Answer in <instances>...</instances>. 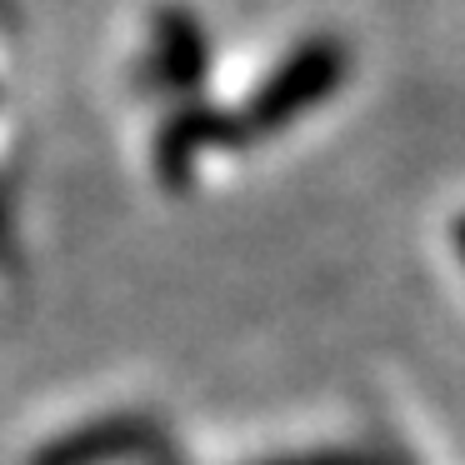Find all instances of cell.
<instances>
[{
	"label": "cell",
	"mask_w": 465,
	"mask_h": 465,
	"mask_svg": "<svg viewBox=\"0 0 465 465\" xmlns=\"http://www.w3.org/2000/svg\"><path fill=\"white\" fill-rule=\"evenodd\" d=\"M351 71V55H345L341 41H305L295 55H285L271 71V81L251 95L241 115H235V131L241 141H265V135L285 131L291 121H301L305 111L325 101L335 85Z\"/></svg>",
	"instance_id": "cell-1"
},
{
	"label": "cell",
	"mask_w": 465,
	"mask_h": 465,
	"mask_svg": "<svg viewBox=\"0 0 465 465\" xmlns=\"http://www.w3.org/2000/svg\"><path fill=\"white\" fill-rule=\"evenodd\" d=\"M161 450V430L135 415H115V420H95L71 430L65 440L45 445L31 465H111V460H135V455Z\"/></svg>",
	"instance_id": "cell-2"
},
{
	"label": "cell",
	"mask_w": 465,
	"mask_h": 465,
	"mask_svg": "<svg viewBox=\"0 0 465 465\" xmlns=\"http://www.w3.org/2000/svg\"><path fill=\"white\" fill-rule=\"evenodd\" d=\"M235 141H241L235 121L205 111V105H185V111H175L171 121H165L161 141H155V171H161L165 185L185 191V185H191V171H195V155L215 151V145H235Z\"/></svg>",
	"instance_id": "cell-3"
},
{
	"label": "cell",
	"mask_w": 465,
	"mask_h": 465,
	"mask_svg": "<svg viewBox=\"0 0 465 465\" xmlns=\"http://www.w3.org/2000/svg\"><path fill=\"white\" fill-rule=\"evenodd\" d=\"M205 61H211V55H205L201 21H195L191 11H181V5H165V11L155 15V61H151L155 81L175 95H191L205 75Z\"/></svg>",
	"instance_id": "cell-4"
},
{
	"label": "cell",
	"mask_w": 465,
	"mask_h": 465,
	"mask_svg": "<svg viewBox=\"0 0 465 465\" xmlns=\"http://www.w3.org/2000/svg\"><path fill=\"white\" fill-rule=\"evenodd\" d=\"M265 465H375L365 455H301V460H265Z\"/></svg>",
	"instance_id": "cell-5"
},
{
	"label": "cell",
	"mask_w": 465,
	"mask_h": 465,
	"mask_svg": "<svg viewBox=\"0 0 465 465\" xmlns=\"http://www.w3.org/2000/svg\"><path fill=\"white\" fill-rule=\"evenodd\" d=\"M455 241H460V255H465V215L455 221Z\"/></svg>",
	"instance_id": "cell-6"
}]
</instances>
